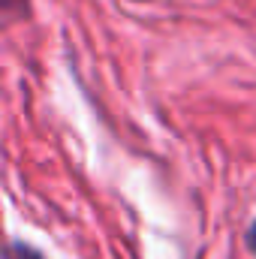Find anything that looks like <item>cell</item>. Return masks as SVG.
Wrapping results in <instances>:
<instances>
[{
    "label": "cell",
    "instance_id": "1",
    "mask_svg": "<svg viewBox=\"0 0 256 259\" xmlns=\"http://www.w3.org/2000/svg\"><path fill=\"white\" fill-rule=\"evenodd\" d=\"M6 259H42L33 247H27V244H9L6 247Z\"/></svg>",
    "mask_w": 256,
    "mask_h": 259
},
{
    "label": "cell",
    "instance_id": "2",
    "mask_svg": "<svg viewBox=\"0 0 256 259\" xmlns=\"http://www.w3.org/2000/svg\"><path fill=\"white\" fill-rule=\"evenodd\" d=\"M250 247H253V253H256V223H253V229H250Z\"/></svg>",
    "mask_w": 256,
    "mask_h": 259
}]
</instances>
